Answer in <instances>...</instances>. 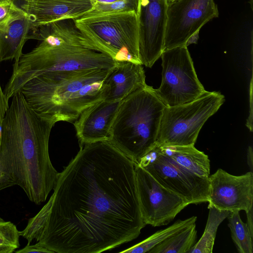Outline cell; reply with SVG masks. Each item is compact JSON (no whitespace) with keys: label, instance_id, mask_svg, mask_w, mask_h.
I'll list each match as a JSON object with an SVG mask.
<instances>
[{"label":"cell","instance_id":"33","mask_svg":"<svg viewBox=\"0 0 253 253\" xmlns=\"http://www.w3.org/2000/svg\"><path fill=\"white\" fill-rule=\"evenodd\" d=\"M6 0H0V2L3 1H6Z\"/></svg>","mask_w":253,"mask_h":253},{"label":"cell","instance_id":"11","mask_svg":"<svg viewBox=\"0 0 253 253\" xmlns=\"http://www.w3.org/2000/svg\"><path fill=\"white\" fill-rule=\"evenodd\" d=\"M218 16L217 7L213 0L167 1L163 51L186 45L187 40L194 33Z\"/></svg>","mask_w":253,"mask_h":253},{"label":"cell","instance_id":"12","mask_svg":"<svg viewBox=\"0 0 253 253\" xmlns=\"http://www.w3.org/2000/svg\"><path fill=\"white\" fill-rule=\"evenodd\" d=\"M167 0H139L138 52L142 65L151 68L163 51Z\"/></svg>","mask_w":253,"mask_h":253},{"label":"cell","instance_id":"6","mask_svg":"<svg viewBox=\"0 0 253 253\" xmlns=\"http://www.w3.org/2000/svg\"><path fill=\"white\" fill-rule=\"evenodd\" d=\"M82 34L101 52L116 61L141 64L137 14L134 12L84 15L75 19Z\"/></svg>","mask_w":253,"mask_h":253},{"label":"cell","instance_id":"22","mask_svg":"<svg viewBox=\"0 0 253 253\" xmlns=\"http://www.w3.org/2000/svg\"><path fill=\"white\" fill-rule=\"evenodd\" d=\"M227 218L231 238L238 253H253V235L250 233L247 223L241 219L240 211L231 212Z\"/></svg>","mask_w":253,"mask_h":253},{"label":"cell","instance_id":"16","mask_svg":"<svg viewBox=\"0 0 253 253\" xmlns=\"http://www.w3.org/2000/svg\"><path fill=\"white\" fill-rule=\"evenodd\" d=\"M147 85L141 64L128 61H117L103 82V100L122 101Z\"/></svg>","mask_w":253,"mask_h":253},{"label":"cell","instance_id":"29","mask_svg":"<svg viewBox=\"0 0 253 253\" xmlns=\"http://www.w3.org/2000/svg\"><path fill=\"white\" fill-rule=\"evenodd\" d=\"M253 207H252L250 210L246 212V215L247 217V225L248 227L249 231L251 234L253 235Z\"/></svg>","mask_w":253,"mask_h":253},{"label":"cell","instance_id":"20","mask_svg":"<svg viewBox=\"0 0 253 253\" xmlns=\"http://www.w3.org/2000/svg\"><path fill=\"white\" fill-rule=\"evenodd\" d=\"M197 230L195 223L173 234L156 245L149 253H188L195 244Z\"/></svg>","mask_w":253,"mask_h":253},{"label":"cell","instance_id":"27","mask_svg":"<svg viewBox=\"0 0 253 253\" xmlns=\"http://www.w3.org/2000/svg\"><path fill=\"white\" fill-rule=\"evenodd\" d=\"M8 100L9 99L4 94L0 83V138L4 118L9 107Z\"/></svg>","mask_w":253,"mask_h":253},{"label":"cell","instance_id":"2","mask_svg":"<svg viewBox=\"0 0 253 253\" xmlns=\"http://www.w3.org/2000/svg\"><path fill=\"white\" fill-rule=\"evenodd\" d=\"M5 114L0 138V154L15 185L37 205L44 202L59 173L49 155L53 116L35 110L19 91L12 98Z\"/></svg>","mask_w":253,"mask_h":253},{"label":"cell","instance_id":"31","mask_svg":"<svg viewBox=\"0 0 253 253\" xmlns=\"http://www.w3.org/2000/svg\"><path fill=\"white\" fill-rule=\"evenodd\" d=\"M199 31L194 33L187 40L186 45L187 46L189 44L196 43L199 39Z\"/></svg>","mask_w":253,"mask_h":253},{"label":"cell","instance_id":"32","mask_svg":"<svg viewBox=\"0 0 253 253\" xmlns=\"http://www.w3.org/2000/svg\"><path fill=\"white\" fill-rule=\"evenodd\" d=\"M95 2L102 3H111L119 0H94Z\"/></svg>","mask_w":253,"mask_h":253},{"label":"cell","instance_id":"3","mask_svg":"<svg viewBox=\"0 0 253 253\" xmlns=\"http://www.w3.org/2000/svg\"><path fill=\"white\" fill-rule=\"evenodd\" d=\"M33 39L41 42L13 64L4 93L9 99L28 81L45 73L88 69H109L116 61L97 51L76 26L66 19L40 26Z\"/></svg>","mask_w":253,"mask_h":253},{"label":"cell","instance_id":"4","mask_svg":"<svg viewBox=\"0 0 253 253\" xmlns=\"http://www.w3.org/2000/svg\"><path fill=\"white\" fill-rule=\"evenodd\" d=\"M111 69L45 73L28 81L20 91L38 113L72 123L103 100V82Z\"/></svg>","mask_w":253,"mask_h":253},{"label":"cell","instance_id":"8","mask_svg":"<svg viewBox=\"0 0 253 253\" xmlns=\"http://www.w3.org/2000/svg\"><path fill=\"white\" fill-rule=\"evenodd\" d=\"M160 57L161 83L154 90L166 107L191 102L207 91L197 77L187 46L164 50Z\"/></svg>","mask_w":253,"mask_h":253},{"label":"cell","instance_id":"19","mask_svg":"<svg viewBox=\"0 0 253 253\" xmlns=\"http://www.w3.org/2000/svg\"><path fill=\"white\" fill-rule=\"evenodd\" d=\"M208 208L209 212L203 234L188 253H212L218 227L231 212L213 207Z\"/></svg>","mask_w":253,"mask_h":253},{"label":"cell","instance_id":"10","mask_svg":"<svg viewBox=\"0 0 253 253\" xmlns=\"http://www.w3.org/2000/svg\"><path fill=\"white\" fill-rule=\"evenodd\" d=\"M136 188L142 217L153 227L169 223L189 204L160 184L149 172L134 163Z\"/></svg>","mask_w":253,"mask_h":253},{"label":"cell","instance_id":"23","mask_svg":"<svg viewBox=\"0 0 253 253\" xmlns=\"http://www.w3.org/2000/svg\"><path fill=\"white\" fill-rule=\"evenodd\" d=\"M20 231L10 221L0 217V253H12L20 247Z\"/></svg>","mask_w":253,"mask_h":253},{"label":"cell","instance_id":"15","mask_svg":"<svg viewBox=\"0 0 253 253\" xmlns=\"http://www.w3.org/2000/svg\"><path fill=\"white\" fill-rule=\"evenodd\" d=\"M122 101L102 100L81 113L74 123L80 145L109 141L110 129Z\"/></svg>","mask_w":253,"mask_h":253},{"label":"cell","instance_id":"5","mask_svg":"<svg viewBox=\"0 0 253 253\" xmlns=\"http://www.w3.org/2000/svg\"><path fill=\"white\" fill-rule=\"evenodd\" d=\"M165 107L152 86L133 92L121 102L109 141L137 164L156 146Z\"/></svg>","mask_w":253,"mask_h":253},{"label":"cell","instance_id":"14","mask_svg":"<svg viewBox=\"0 0 253 253\" xmlns=\"http://www.w3.org/2000/svg\"><path fill=\"white\" fill-rule=\"evenodd\" d=\"M30 17L32 28L66 19H76L90 11L94 0H12Z\"/></svg>","mask_w":253,"mask_h":253},{"label":"cell","instance_id":"21","mask_svg":"<svg viewBox=\"0 0 253 253\" xmlns=\"http://www.w3.org/2000/svg\"><path fill=\"white\" fill-rule=\"evenodd\" d=\"M196 216H192L184 220L178 219L165 229L159 230L138 244L120 253H148L153 248L162 243L173 234L195 223Z\"/></svg>","mask_w":253,"mask_h":253},{"label":"cell","instance_id":"13","mask_svg":"<svg viewBox=\"0 0 253 253\" xmlns=\"http://www.w3.org/2000/svg\"><path fill=\"white\" fill-rule=\"evenodd\" d=\"M209 181L208 208L246 212L253 207V172L237 176L218 169Z\"/></svg>","mask_w":253,"mask_h":253},{"label":"cell","instance_id":"9","mask_svg":"<svg viewBox=\"0 0 253 253\" xmlns=\"http://www.w3.org/2000/svg\"><path fill=\"white\" fill-rule=\"evenodd\" d=\"M137 164L163 186L179 196L189 205L208 202L209 178L200 176L183 168L162 153L156 146Z\"/></svg>","mask_w":253,"mask_h":253},{"label":"cell","instance_id":"30","mask_svg":"<svg viewBox=\"0 0 253 253\" xmlns=\"http://www.w3.org/2000/svg\"><path fill=\"white\" fill-rule=\"evenodd\" d=\"M247 164L250 169V171L253 172V148L251 146H249L247 151Z\"/></svg>","mask_w":253,"mask_h":253},{"label":"cell","instance_id":"7","mask_svg":"<svg viewBox=\"0 0 253 253\" xmlns=\"http://www.w3.org/2000/svg\"><path fill=\"white\" fill-rule=\"evenodd\" d=\"M218 91H206L196 99L165 107L156 146L194 145L202 126L224 103Z\"/></svg>","mask_w":253,"mask_h":253},{"label":"cell","instance_id":"26","mask_svg":"<svg viewBox=\"0 0 253 253\" xmlns=\"http://www.w3.org/2000/svg\"><path fill=\"white\" fill-rule=\"evenodd\" d=\"M15 185L0 154V191Z\"/></svg>","mask_w":253,"mask_h":253},{"label":"cell","instance_id":"17","mask_svg":"<svg viewBox=\"0 0 253 253\" xmlns=\"http://www.w3.org/2000/svg\"><path fill=\"white\" fill-rule=\"evenodd\" d=\"M32 28L31 19L26 13L0 32V64L2 61H16L19 59Z\"/></svg>","mask_w":253,"mask_h":253},{"label":"cell","instance_id":"34","mask_svg":"<svg viewBox=\"0 0 253 253\" xmlns=\"http://www.w3.org/2000/svg\"><path fill=\"white\" fill-rule=\"evenodd\" d=\"M167 0V1H170V0Z\"/></svg>","mask_w":253,"mask_h":253},{"label":"cell","instance_id":"25","mask_svg":"<svg viewBox=\"0 0 253 253\" xmlns=\"http://www.w3.org/2000/svg\"><path fill=\"white\" fill-rule=\"evenodd\" d=\"M26 13L16 5L12 0L0 2V32L4 30L14 21Z\"/></svg>","mask_w":253,"mask_h":253},{"label":"cell","instance_id":"1","mask_svg":"<svg viewBox=\"0 0 253 253\" xmlns=\"http://www.w3.org/2000/svg\"><path fill=\"white\" fill-rule=\"evenodd\" d=\"M84 145L20 231L28 243L53 253H100L136 239L146 225L134 163L108 141Z\"/></svg>","mask_w":253,"mask_h":253},{"label":"cell","instance_id":"24","mask_svg":"<svg viewBox=\"0 0 253 253\" xmlns=\"http://www.w3.org/2000/svg\"><path fill=\"white\" fill-rule=\"evenodd\" d=\"M139 0H119L111 3L95 2L84 15L134 12L137 14Z\"/></svg>","mask_w":253,"mask_h":253},{"label":"cell","instance_id":"28","mask_svg":"<svg viewBox=\"0 0 253 253\" xmlns=\"http://www.w3.org/2000/svg\"><path fill=\"white\" fill-rule=\"evenodd\" d=\"M14 252L16 253H53L51 251L42 247L37 242L34 245H31V243H28L27 245L24 248L18 251H15Z\"/></svg>","mask_w":253,"mask_h":253},{"label":"cell","instance_id":"18","mask_svg":"<svg viewBox=\"0 0 253 253\" xmlns=\"http://www.w3.org/2000/svg\"><path fill=\"white\" fill-rule=\"evenodd\" d=\"M156 146L162 153L189 171L203 177L210 175L208 156L194 145Z\"/></svg>","mask_w":253,"mask_h":253}]
</instances>
